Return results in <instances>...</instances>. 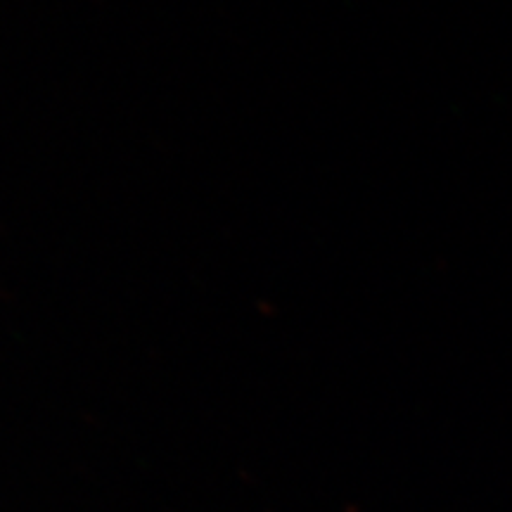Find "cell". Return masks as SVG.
I'll return each mask as SVG.
<instances>
[]
</instances>
